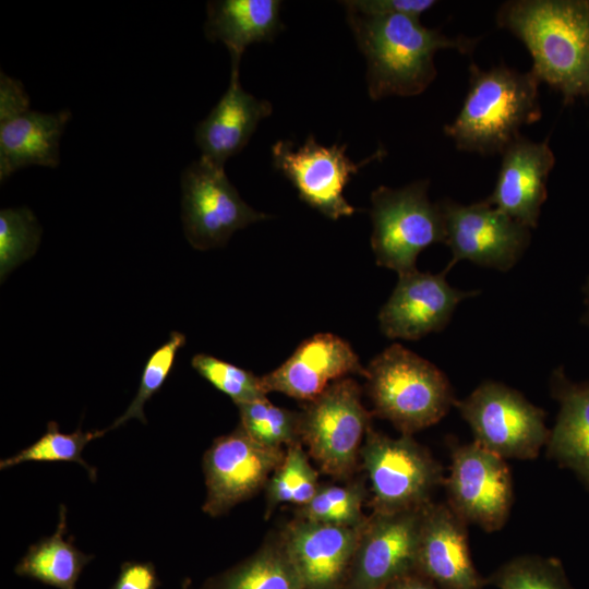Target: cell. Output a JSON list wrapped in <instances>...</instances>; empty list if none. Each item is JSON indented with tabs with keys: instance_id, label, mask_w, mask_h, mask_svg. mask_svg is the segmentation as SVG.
<instances>
[{
	"instance_id": "6da1fadb",
	"label": "cell",
	"mask_w": 589,
	"mask_h": 589,
	"mask_svg": "<svg viewBox=\"0 0 589 589\" xmlns=\"http://www.w3.org/2000/svg\"><path fill=\"white\" fill-rule=\"evenodd\" d=\"M495 21L524 44L530 71L565 105L589 97V0H509Z\"/></svg>"
},
{
	"instance_id": "7a4b0ae2",
	"label": "cell",
	"mask_w": 589,
	"mask_h": 589,
	"mask_svg": "<svg viewBox=\"0 0 589 589\" xmlns=\"http://www.w3.org/2000/svg\"><path fill=\"white\" fill-rule=\"evenodd\" d=\"M347 20L366 60L371 99L416 96L435 80V53L442 49L470 55L479 38L449 37L408 15H364L347 10Z\"/></svg>"
},
{
	"instance_id": "3957f363",
	"label": "cell",
	"mask_w": 589,
	"mask_h": 589,
	"mask_svg": "<svg viewBox=\"0 0 589 589\" xmlns=\"http://www.w3.org/2000/svg\"><path fill=\"white\" fill-rule=\"evenodd\" d=\"M539 80L506 65L484 71L469 65V87L456 118L444 125L457 149L483 156L502 154L519 129L541 119Z\"/></svg>"
},
{
	"instance_id": "277c9868",
	"label": "cell",
	"mask_w": 589,
	"mask_h": 589,
	"mask_svg": "<svg viewBox=\"0 0 589 589\" xmlns=\"http://www.w3.org/2000/svg\"><path fill=\"white\" fill-rule=\"evenodd\" d=\"M365 378L374 413L406 435L435 424L457 401L447 376L399 344L370 362Z\"/></svg>"
},
{
	"instance_id": "5b68a950",
	"label": "cell",
	"mask_w": 589,
	"mask_h": 589,
	"mask_svg": "<svg viewBox=\"0 0 589 589\" xmlns=\"http://www.w3.org/2000/svg\"><path fill=\"white\" fill-rule=\"evenodd\" d=\"M429 180L404 188L381 185L371 194V247L376 264L402 275L417 269L418 255L428 247L445 243V221L440 203L428 195Z\"/></svg>"
},
{
	"instance_id": "8992f818",
	"label": "cell",
	"mask_w": 589,
	"mask_h": 589,
	"mask_svg": "<svg viewBox=\"0 0 589 589\" xmlns=\"http://www.w3.org/2000/svg\"><path fill=\"white\" fill-rule=\"evenodd\" d=\"M455 407L473 442L504 459H534L549 440L543 409L500 382L481 383Z\"/></svg>"
},
{
	"instance_id": "52a82bcc",
	"label": "cell",
	"mask_w": 589,
	"mask_h": 589,
	"mask_svg": "<svg viewBox=\"0 0 589 589\" xmlns=\"http://www.w3.org/2000/svg\"><path fill=\"white\" fill-rule=\"evenodd\" d=\"M360 456L374 512L424 507L432 502L434 491L444 485L442 466L411 435L393 438L370 429Z\"/></svg>"
},
{
	"instance_id": "ba28073f",
	"label": "cell",
	"mask_w": 589,
	"mask_h": 589,
	"mask_svg": "<svg viewBox=\"0 0 589 589\" xmlns=\"http://www.w3.org/2000/svg\"><path fill=\"white\" fill-rule=\"evenodd\" d=\"M371 418L361 402L358 383L344 377L309 401L300 413V440L323 472L346 477L358 461Z\"/></svg>"
},
{
	"instance_id": "9c48e42d",
	"label": "cell",
	"mask_w": 589,
	"mask_h": 589,
	"mask_svg": "<svg viewBox=\"0 0 589 589\" xmlns=\"http://www.w3.org/2000/svg\"><path fill=\"white\" fill-rule=\"evenodd\" d=\"M181 191L184 235L197 250L221 247L235 231L268 218L241 199L224 167L202 157L182 171Z\"/></svg>"
},
{
	"instance_id": "30bf717a",
	"label": "cell",
	"mask_w": 589,
	"mask_h": 589,
	"mask_svg": "<svg viewBox=\"0 0 589 589\" xmlns=\"http://www.w3.org/2000/svg\"><path fill=\"white\" fill-rule=\"evenodd\" d=\"M449 473L444 486L447 505L467 525L486 532L506 524L514 501L513 480L504 458L476 442H452Z\"/></svg>"
},
{
	"instance_id": "8fae6325",
	"label": "cell",
	"mask_w": 589,
	"mask_h": 589,
	"mask_svg": "<svg viewBox=\"0 0 589 589\" xmlns=\"http://www.w3.org/2000/svg\"><path fill=\"white\" fill-rule=\"evenodd\" d=\"M443 212L452 260L444 273L460 261L507 272L521 259L531 240V229L484 200L459 204L438 202Z\"/></svg>"
},
{
	"instance_id": "7c38bea8",
	"label": "cell",
	"mask_w": 589,
	"mask_h": 589,
	"mask_svg": "<svg viewBox=\"0 0 589 589\" xmlns=\"http://www.w3.org/2000/svg\"><path fill=\"white\" fill-rule=\"evenodd\" d=\"M346 149L347 144L321 145L311 134L298 148L288 140L276 142L272 146V159L275 169L292 183L304 203L330 219H338L357 211L344 195L351 176L386 155L380 146L370 157L356 164L346 155Z\"/></svg>"
},
{
	"instance_id": "4fadbf2b",
	"label": "cell",
	"mask_w": 589,
	"mask_h": 589,
	"mask_svg": "<svg viewBox=\"0 0 589 589\" xmlns=\"http://www.w3.org/2000/svg\"><path fill=\"white\" fill-rule=\"evenodd\" d=\"M284 456L283 448L259 444L240 425L232 433L217 437L203 458L206 484L203 510L216 517L252 497L266 486Z\"/></svg>"
},
{
	"instance_id": "5bb4252c",
	"label": "cell",
	"mask_w": 589,
	"mask_h": 589,
	"mask_svg": "<svg viewBox=\"0 0 589 589\" xmlns=\"http://www.w3.org/2000/svg\"><path fill=\"white\" fill-rule=\"evenodd\" d=\"M424 507L366 518L345 588L382 589L416 570Z\"/></svg>"
},
{
	"instance_id": "9a60e30c",
	"label": "cell",
	"mask_w": 589,
	"mask_h": 589,
	"mask_svg": "<svg viewBox=\"0 0 589 589\" xmlns=\"http://www.w3.org/2000/svg\"><path fill=\"white\" fill-rule=\"evenodd\" d=\"M445 275L418 269L398 275L397 285L378 314L382 333L393 339L414 340L443 329L457 305L478 294L452 287Z\"/></svg>"
},
{
	"instance_id": "2e32d148",
	"label": "cell",
	"mask_w": 589,
	"mask_h": 589,
	"mask_svg": "<svg viewBox=\"0 0 589 589\" xmlns=\"http://www.w3.org/2000/svg\"><path fill=\"white\" fill-rule=\"evenodd\" d=\"M362 527L300 518L287 527L281 545L304 589L345 588Z\"/></svg>"
},
{
	"instance_id": "e0dca14e",
	"label": "cell",
	"mask_w": 589,
	"mask_h": 589,
	"mask_svg": "<svg viewBox=\"0 0 589 589\" xmlns=\"http://www.w3.org/2000/svg\"><path fill=\"white\" fill-rule=\"evenodd\" d=\"M467 524L447 503L423 509L416 570L441 589H483L486 584L472 562Z\"/></svg>"
},
{
	"instance_id": "ac0fdd59",
	"label": "cell",
	"mask_w": 589,
	"mask_h": 589,
	"mask_svg": "<svg viewBox=\"0 0 589 589\" xmlns=\"http://www.w3.org/2000/svg\"><path fill=\"white\" fill-rule=\"evenodd\" d=\"M501 155L495 187L484 201L526 227L536 228L555 165L549 137L534 142L520 134Z\"/></svg>"
},
{
	"instance_id": "d6986e66",
	"label": "cell",
	"mask_w": 589,
	"mask_h": 589,
	"mask_svg": "<svg viewBox=\"0 0 589 589\" xmlns=\"http://www.w3.org/2000/svg\"><path fill=\"white\" fill-rule=\"evenodd\" d=\"M349 374L366 376L351 346L330 333L305 339L280 366L262 376L265 390L311 401Z\"/></svg>"
},
{
	"instance_id": "ffe728a7",
	"label": "cell",
	"mask_w": 589,
	"mask_h": 589,
	"mask_svg": "<svg viewBox=\"0 0 589 589\" xmlns=\"http://www.w3.org/2000/svg\"><path fill=\"white\" fill-rule=\"evenodd\" d=\"M240 63L231 62L229 86L216 106L195 128L201 157L224 167L248 144L259 123L272 115V104L243 89Z\"/></svg>"
},
{
	"instance_id": "44dd1931",
	"label": "cell",
	"mask_w": 589,
	"mask_h": 589,
	"mask_svg": "<svg viewBox=\"0 0 589 589\" xmlns=\"http://www.w3.org/2000/svg\"><path fill=\"white\" fill-rule=\"evenodd\" d=\"M552 397L560 409L546 442V455L572 470L589 491V381L573 382L563 368L550 378Z\"/></svg>"
},
{
	"instance_id": "7402d4cb",
	"label": "cell",
	"mask_w": 589,
	"mask_h": 589,
	"mask_svg": "<svg viewBox=\"0 0 589 589\" xmlns=\"http://www.w3.org/2000/svg\"><path fill=\"white\" fill-rule=\"evenodd\" d=\"M71 118L69 109L52 113L28 109L0 121L1 182L27 166L58 167L60 139Z\"/></svg>"
},
{
	"instance_id": "603a6c76",
	"label": "cell",
	"mask_w": 589,
	"mask_h": 589,
	"mask_svg": "<svg viewBox=\"0 0 589 589\" xmlns=\"http://www.w3.org/2000/svg\"><path fill=\"white\" fill-rule=\"evenodd\" d=\"M279 0H215L206 5L204 34L209 41H221L231 62H241L249 45L271 41L284 28Z\"/></svg>"
},
{
	"instance_id": "cb8c5ba5",
	"label": "cell",
	"mask_w": 589,
	"mask_h": 589,
	"mask_svg": "<svg viewBox=\"0 0 589 589\" xmlns=\"http://www.w3.org/2000/svg\"><path fill=\"white\" fill-rule=\"evenodd\" d=\"M67 508L60 506L56 532L29 546L15 566V574L39 580L59 589H75L84 566L93 558L64 539Z\"/></svg>"
},
{
	"instance_id": "d4e9b609",
	"label": "cell",
	"mask_w": 589,
	"mask_h": 589,
	"mask_svg": "<svg viewBox=\"0 0 589 589\" xmlns=\"http://www.w3.org/2000/svg\"><path fill=\"white\" fill-rule=\"evenodd\" d=\"M202 589H304L281 543L255 554L209 579Z\"/></svg>"
},
{
	"instance_id": "484cf974",
	"label": "cell",
	"mask_w": 589,
	"mask_h": 589,
	"mask_svg": "<svg viewBox=\"0 0 589 589\" xmlns=\"http://www.w3.org/2000/svg\"><path fill=\"white\" fill-rule=\"evenodd\" d=\"M318 489L317 472L311 466L309 456L300 443L290 445L266 484V515L281 503L302 507Z\"/></svg>"
},
{
	"instance_id": "4316f807",
	"label": "cell",
	"mask_w": 589,
	"mask_h": 589,
	"mask_svg": "<svg viewBox=\"0 0 589 589\" xmlns=\"http://www.w3.org/2000/svg\"><path fill=\"white\" fill-rule=\"evenodd\" d=\"M238 408L240 426L259 444L281 448L300 443V413L275 406L267 397Z\"/></svg>"
},
{
	"instance_id": "83f0119b",
	"label": "cell",
	"mask_w": 589,
	"mask_h": 589,
	"mask_svg": "<svg viewBox=\"0 0 589 589\" xmlns=\"http://www.w3.org/2000/svg\"><path fill=\"white\" fill-rule=\"evenodd\" d=\"M107 430L84 432L80 428L69 434L62 433L59 424L50 421L46 433L34 444L14 456L2 459L0 469H7L26 461H70L83 466L92 480L96 479V470L82 458L84 447L92 440L104 435Z\"/></svg>"
},
{
	"instance_id": "f1b7e54d",
	"label": "cell",
	"mask_w": 589,
	"mask_h": 589,
	"mask_svg": "<svg viewBox=\"0 0 589 589\" xmlns=\"http://www.w3.org/2000/svg\"><path fill=\"white\" fill-rule=\"evenodd\" d=\"M364 488L351 485L320 486L313 498L300 507V519L349 528H361L366 518L362 513Z\"/></svg>"
},
{
	"instance_id": "f546056e",
	"label": "cell",
	"mask_w": 589,
	"mask_h": 589,
	"mask_svg": "<svg viewBox=\"0 0 589 589\" xmlns=\"http://www.w3.org/2000/svg\"><path fill=\"white\" fill-rule=\"evenodd\" d=\"M486 584L498 589H574L558 558L539 555L512 558Z\"/></svg>"
},
{
	"instance_id": "4dcf8cb0",
	"label": "cell",
	"mask_w": 589,
	"mask_h": 589,
	"mask_svg": "<svg viewBox=\"0 0 589 589\" xmlns=\"http://www.w3.org/2000/svg\"><path fill=\"white\" fill-rule=\"evenodd\" d=\"M41 229L27 207L3 208L0 212L1 280L37 250Z\"/></svg>"
},
{
	"instance_id": "1f68e13d",
	"label": "cell",
	"mask_w": 589,
	"mask_h": 589,
	"mask_svg": "<svg viewBox=\"0 0 589 589\" xmlns=\"http://www.w3.org/2000/svg\"><path fill=\"white\" fill-rule=\"evenodd\" d=\"M193 369L215 388L226 394L238 406L265 398L267 392L262 376L209 354L192 358Z\"/></svg>"
},
{
	"instance_id": "d6a6232c",
	"label": "cell",
	"mask_w": 589,
	"mask_h": 589,
	"mask_svg": "<svg viewBox=\"0 0 589 589\" xmlns=\"http://www.w3.org/2000/svg\"><path fill=\"white\" fill-rule=\"evenodd\" d=\"M184 344L185 336L182 333L171 332L167 341L149 356L143 369L139 390L134 399L125 412L106 429L107 431L120 426L130 419H139L141 422L146 423L144 405L161 388L171 372L177 352Z\"/></svg>"
},
{
	"instance_id": "836d02e7",
	"label": "cell",
	"mask_w": 589,
	"mask_h": 589,
	"mask_svg": "<svg viewBox=\"0 0 589 589\" xmlns=\"http://www.w3.org/2000/svg\"><path fill=\"white\" fill-rule=\"evenodd\" d=\"M340 3L347 10L364 15H408L419 19L437 2L434 0H351Z\"/></svg>"
},
{
	"instance_id": "e575fe53",
	"label": "cell",
	"mask_w": 589,
	"mask_h": 589,
	"mask_svg": "<svg viewBox=\"0 0 589 589\" xmlns=\"http://www.w3.org/2000/svg\"><path fill=\"white\" fill-rule=\"evenodd\" d=\"M29 108V97L23 84L1 71L0 121L15 117Z\"/></svg>"
},
{
	"instance_id": "d590c367",
	"label": "cell",
	"mask_w": 589,
	"mask_h": 589,
	"mask_svg": "<svg viewBox=\"0 0 589 589\" xmlns=\"http://www.w3.org/2000/svg\"><path fill=\"white\" fill-rule=\"evenodd\" d=\"M158 578L155 567L148 562H127L121 566L111 589H156Z\"/></svg>"
},
{
	"instance_id": "8d00e7d4",
	"label": "cell",
	"mask_w": 589,
	"mask_h": 589,
	"mask_svg": "<svg viewBox=\"0 0 589 589\" xmlns=\"http://www.w3.org/2000/svg\"><path fill=\"white\" fill-rule=\"evenodd\" d=\"M382 589H441L430 579L414 570L408 573L389 584Z\"/></svg>"
},
{
	"instance_id": "74e56055",
	"label": "cell",
	"mask_w": 589,
	"mask_h": 589,
	"mask_svg": "<svg viewBox=\"0 0 589 589\" xmlns=\"http://www.w3.org/2000/svg\"><path fill=\"white\" fill-rule=\"evenodd\" d=\"M585 303L587 306L586 313L582 317V322L589 326V277L584 286Z\"/></svg>"
}]
</instances>
